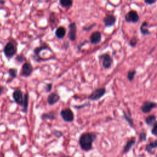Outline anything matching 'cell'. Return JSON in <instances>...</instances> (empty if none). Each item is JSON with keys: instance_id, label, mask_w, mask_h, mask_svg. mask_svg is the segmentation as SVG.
I'll list each match as a JSON object with an SVG mask.
<instances>
[{"instance_id": "1", "label": "cell", "mask_w": 157, "mask_h": 157, "mask_svg": "<svg viewBox=\"0 0 157 157\" xmlns=\"http://www.w3.org/2000/svg\"><path fill=\"white\" fill-rule=\"evenodd\" d=\"M96 139V135L93 133H86L82 134L79 138L80 146L83 150L88 152L92 149V144Z\"/></svg>"}, {"instance_id": "2", "label": "cell", "mask_w": 157, "mask_h": 157, "mask_svg": "<svg viewBox=\"0 0 157 157\" xmlns=\"http://www.w3.org/2000/svg\"><path fill=\"white\" fill-rule=\"evenodd\" d=\"M17 53V44L14 40L8 42L4 48V54L7 59H10Z\"/></svg>"}, {"instance_id": "3", "label": "cell", "mask_w": 157, "mask_h": 157, "mask_svg": "<svg viewBox=\"0 0 157 157\" xmlns=\"http://www.w3.org/2000/svg\"><path fill=\"white\" fill-rule=\"evenodd\" d=\"M106 94V89L104 88H99L95 90L89 95V99L91 101H96L102 98Z\"/></svg>"}, {"instance_id": "4", "label": "cell", "mask_w": 157, "mask_h": 157, "mask_svg": "<svg viewBox=\"0 0 157 157\" xmlns=\"http://www.w3.org/2000/svg\"><path fill=\"white\" fill-rule=\"evenodd\" d=\"M125 21L128 23L136 24L139 20V16L136 11L131 10L125 15Z\"/></svg>"}, {"instance_id": "5", "label": "cell", "mask_w": 157, "mask_h": 157, "mask_svg": "<svg viewBox=\"0 0 157 157\" xmlns=\"http://www.w3.org/2000/svg\"><path fill=\"white\" fill-rule=\"evenodd\" d=\"M60 115L64 121L66 122H72L74 119V113L71 109L67 108L63 109L60 112Z\"/></svg>"}, {"instance_id": "6", "label": "cell", "mask_w": 157, "mask_h": 157, "mask_svg": "<svg viewBox=\"0 0 157 157\" xmlns=\"http://www.w3.org/2000/svg\"><path fill=\"white\" fill-rule=\"evenodd\" d=\"M33 71V68L31 63L27 62L24 63L22 66V69H21V76L24 77H30Z\"/></svg>"}, {"instance_id": "7", "label": "cell", "mask_w": 157, "mask_h": 157, "mask_svg": "<svg viewBox=\"0 0 157 157\" xmlns=\"http://www.w3.org/2000/svg\"><path fill=\"white\" fill-rule=\"evenodd\" d=\"M100 59L102 60L103 66L105 69L109 68L112 65V59L109 54H104L100 56Z\"/></svg>"}, {"instance_id": "8", "label": "cell", "mask_w": 157, "mask_h": 157, "mask_svg": "<svg viewBox=\"0 0 157 157\" xmlns=\"http://www.w3.org/2000/svg\"><path fill=\"white\" fill-rule=\"evenodd\" d=\"M76 33H77V27L74 22L71 23L69 26V33H68V38L71 41H74L75 38H76Z\"/></svg>"}, {"instance_id": "9", "label": "cell", "mask_w": 157, "mask_h": 157, "mask_svg": "<svg viewBox=\"0 0 157 157\" xmlns=\"http://www.w3.org/2000/svg\"><path fill=\"white\" fill-rule=\"evenodd\" d=\"M156 106H157L156 103H155L154 102L146 101L142 104L141 109L142 112H144L145 114H147V113L150 112L151 110H152V109L156 107Z\"/></svg>"}, {"instance_id": "10", "label": "cell", "mask_w": 157, "mask_h": 157, "mask_svg": "<svg viewBox=\"0 0 157 157\" xmlns=\"http://www.w3.org/2000/svg\"><path fill=\"white\" fill-rule=\"evenodd\" d=\"M13 97L17 104L22 106L23 102H24V96H23L22 91L20 90H15L13 93Z\"/></svg>"}, {"instance_id": "11", "label": "cell", "mask_w": 157, "mask_h": 157, "mask_svg": "<svg viewBox=\"0 0 157 157\" xmlns=\"http://www.w3.org/2000/svg\"><path fill=\"white\" fill-rule=\"evenodd\" d=\"M116 22V17L112 14L106 15L103 19V23L106 27H112Z\"/></svg>"}, {"instance_id": "12", "label": "cell", "mask_w": 157, "mask_h": 157, "mask_svg": "<svg viewBox=\"0 0 157 157\" xmlns=\"http://www.w3.org/2000/svg\"><path fill=\"white\" fill-rule=\"evenodd\" d=\"M101 38H102L101 33L100 31H95L91 34V36L90 37V40L92 44L96 45L101 42Z\"/></svg>"}, {"instance_id": "13", "label": "cell", "mask_w": 157, "mask_h": 157, "mask_svg": "<svg viewBox=\"0 0 157 157\" xmlns=\"http://www.w3.org/2000/svg\"><path fill=\"white\" fill-rule=\"evenodd\" d=\"M51 50L48 47L47 45H41L40 46V47H36L35 49H34V55H35L36 56V61H39L40 60H42L43 59H41V58L39 56V54L40 52H41L43 50Z\"/></svg>"}, {"instance_id": "14", "label": "cell", "mask_w": 157, "mask_h": 157, "mask_svg": "<svg viewBox=\"0 0 157 157\" xmlns=\"http://www.w3.org/2000/svg\"><path fill=\"white\" fill-rule=\"evenodd\" d=\"M60 97L57 93H52L47 98L48 104L50 106L54 105L60 100Z\"/></svg>"}, {"instance_id": "15", "label": "cell", "mask_w": 157, "mask_h": 157, "mask_svg": "<svg viewBox=\"0 0 157 157\" xmlns=\"http://www.w3.org/2000/svg\"><path fill=\"white\" fill-rule=\"evenodd\" d=\"M148 26L147 22H144L140 27V32L144 36H149L151 34V32L147 28Z\"/></svg>"}, {"instance_id": "16", "label": "cell", "mask_w": 157, "mask_h": 157, "mask_svg": "<svg viewBox=\"0 0 157 157\" xmlns=\"http://www.w3.org/2000/svg\"><path fill=\"white\" fill-rule=\"evenodd\" d=\"M66 29L63 27H60L55 31V36L59 39H63L66 35Z\"/></svg>"}, {"instance_id": "17", "label": "cell", "mask_w": 157, "mask_h": 157, "mask_svg": "<svg viewBox=\"0 0 157 157\" xmlns=\"http://www.w3.org/2000/svg\"><path fill=\"white\" fill-rule=\"evenodd\" d=\"M135 138H133L131 139H130V140H129L128 141L126 144V145H125L124 147V152H128V151L131 149V148L133 146V145L135 144Z\"/></svg>"}, {"instance_id": "18", "label": "cell", "mask_w": 157, "mask_h": 157, "mask_svg": "<svg viewBox=\"0 0 157 157\" xmlns=\"http://www.w3.org/2000/svg\"><path fill=\"white\" fill-rule=\"evenodd\" d=\"M28 102H29V95L28 94H25L24 96V102H23V112H27L28 107Z\"/></svg>"}, {"instance_id": "19", "label": "cell", "mask_w": 157, "mask_h": 157, "mask_svg": "<svg viewBox=\"0 0 157 157\" xmlns=\"http://www.w3.org/2000/svg\"><path fill=\"white\" fill-rule=\"evenodd\" d=\"M57 117V114L55 112H50L44 114L42 115L43 119H55Z\"/></svg>"}, {"instance_id": "20", "label": "cell", "mask_w": 157, "mask_h": 157, "mask_svg": "<svg viewBox=\"0 0 157 157\" xmlns=\"http://www.w3.org/2000/svg\"><path fill=\"white\" fill-rule=\"evenodd\" d=\"M156 120V117L154 115H151L148 116V117L145 119V122L148 125H152L155 123Z\"/></svg>"}, {"instance_id": "21", "label": "cell", "mask_w": 157, "mask_h": 157, "mask_svg": "<svg viewBox=\"0 0 157 157\" xmlns=\"http://www.w3.org/2000/svg\"><path fill=\"white\" fill-rule=\"evenodd\" d=\"M156 147H157V140L149 144L146 146L145 150H146V151H147L148 152H152V150Z\"/></svg>"}, {"instance_id": "22", "label": "cell", "mask_w": 157, "mask_h": 157, "mask_svg": "<svg viewBox=\"0 0 157 157\" xmlns=\"http://www.w3.org/2000/svg\"><path fill=\"white\" fill-rule=\"evenodd\" d=\"M60 3L63 7L69 8L73 4V0H60Z\"/></svg>"}, {"instance_id": "23", "label": "cell", "mask_w": 157, "mask_h": 157, "mask_svg": "<svg viewBox=\"0 0 157 157\" xmlns=\"http://www.w3.org/2000/svg\"><path fill=\"white\" fill-rule=\"evenodd\" d=\"M137 42H138V39L136 37L134 36L131 39L129 44H130V45L131 46V47H135L136 46V45L137 44Z\"/></svg>"}, {"instance_id": "24", "label": "cell", "mask_w": 157, "mask_h": 157, "mask_svg": "<svg viewBox=\"0 0 157 157\" xmlns=\"http://www.w3.org/2000/svg\"><path fill=\"white\" fill-rule=\"evenodd\" d=\"M8 73H9V74L10 76L12 78L16 77L17 74V69H15L14 68H10V69H9Z\"/></svg>"}, {"instance_id": "25", "label": "cell", "mask_w": 157, "mask_h": 157, "mask_svg": "<svg viewBox=\"0 0 157 157\" xmlns=\"http://www.w3.org/2000/svg\"><path fill=\"white\" fill-rule=\"evenodd\" d=\"M136 74V71L135 70H131L128 73V79H129L130 81H132L135 77V75Z\"/></svg>"}, {"instance_id": "26", "label": "cell", "mask_w": 157, "mask_h": 157, "mask_svg": "<svg viewBox=\"0 0 157 157\" xmlns=\"http://www.w3.org/2000/svg\"><path fill=\"white\" fill-rule=\"evenodd\" d=\"M15 60L19 63H22L26 60V58L23 54H20V55H19L16 57Z\"/></svg>"}, {"instance_id": "27", "label": "cell", "mask_w": 157, "mask_h": 157, "mask_svg": "<svg viewBox=\"0 0 157 157\" xmlns=\"http://www.w3.org/2000/svg\"><path fill=\"white\" fill-rule=\"evenodd\" d=\"M55 19H56V17H55V14L54 13H51L50 15L49 20H50V22L52 24H55Z\"/></svg>"}, {"instance_id": "28", "label": "cell", "mask_w": 157, "mask_h": 157, "mask_svg": "<svg viewBox=\"0 0 157 157\" xmlns=\"http://www.w3.org/2000/svg\"><path fill=\"white\" fill-rule=\"evenodd\" d=\"M152 133L154 135L157 136V121L154 124V127L152 130Z\"/></svg>"}, {"instance_id": "29", "label": "cell", "mask_w": 157, "mask_h": 157, "mask_svg": "<svg viewBox=\"0 0 157 157\" xmlns=\"http://www.w3.org/2000/svg\"><path fill=\"white\" fill-rule=\"evenodd\" d=\"M139 137H140V139L141 141H145L146 140V134L145 133H141L140 134V135H139Z\"/></svg>"}, {"instance_id": "30", "label": "cell", "mask_w": 157, "mask_h": 157, "mask_svg": "<svg viewBox=\"0 0 157 157\" xmlns=\"http://www.w3.org/2000/svg\"><path fill=\"white\" fill-rule=\"evenodd\" d=\"M54 136H57V137H60L61 136H62V135L63 133L61 132V131H57V130H55L54 131Z\"/></svg>"}, {"instance_id": "31", "label": "cell", "mask_w": 157, "mask_h": 157, "mask_svg": "<svg viewBox=\"0 0 157 157\" xmlns=\"http://www.w3.org/2000/svg\"><path fill=\"white\" fill-rule=\"evenodd\" d=\"M157 0H145V3L148 5H152L156 2Z\"/></svg>"}, {"instance_id": "32", "label": "cell", "mask_w": 157, "mask_h": 157, "mask_svg": "<svg viewBox=\"0 0 157 157\" xmlns=\"http://www.w3.org/2000/svg\"><path fill=\"white\" fill-rule=\"evenodd\" d=\"M52 89V84H48L45 87V91L47 92H50Z\"/></svg>"}, {"instance_id": "33", "label": "cell", "mask_w": 157, "mask_h": 157, "mask_svg": "<svg viewBox=\"0 0 157 157\" xmlns=\"http://www.w3.org/2000/svg\"><path fill=\"white\" fill-rule=\"evenodd\" d=\"M95 25H96V24H93V25H90V26L89 27H84V28H83V30H84V31H90L91 28H93L94 27H95Z\"/></svg>"}, {"instance_id": "34", "label": "cell", "mask_w": 157, "mask_h": 157, "mask_svg": "<svg viewBox=\"0 0 157 157\" xmlns=\"http://www.w3.org/2000/svg\"><path fill=\"white\" fill-rule=\"evenodd\" d=\"M3 91H4V89L3 87L0 86V96H1L2 95V94L3 93Z\"/></svg>"}, {"instance_id": "35", "label": "cell", "mask_w": 157, "mask_h": 157, "mask_svg": "<svg viewBox=\"0 0 157 157\" xmlns=\"http://www.w3.org/2000/svg\"><path fill=\"white\" fill-rule=\"evenodd\" d=\"M5 3L4 0H0V5H3Z\"/></svg>"}, {"instance_id": "36", "label": "cell", "mask_w": 157, "mask_h": 157, "mask_svg": "<svg viewBox=\"0 0 157 157\" xmlns=\"http://www.w3.org/2000/svg\"><path fill=\"white\" fill-rule=\"evenodd\" d=\"M62 157H71V156H63Z\"/></svg>"}]
</instances>
